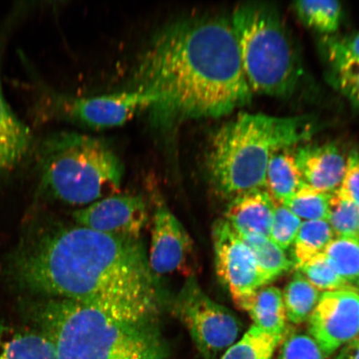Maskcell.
<instances>
[{"label": "cell", "instance_id": "obj_1", "mask_svg": "<svg viewBox=\"0 0 359 359\" xmlns=\"http://www.w3.org/2000/svg\"><path fill=\"white\" fill-rule=\"evenodd\" d=\"M4 273L41 298L70 300L129 322H154V276L139 240L83 226L43 233L19 247Z\"/></svg>", "mask_w": 359, "mask_h": 359}, {"label": "cell", "instance_id": "obj_2", "mask_svg": "<svg viewBox=\"0 0 359 359\" xmlns=\"http://www.w3.org/2000/svg\"><path fill=\"white\" fill-rule=\"evenodd\" d=\"M135 89L156 97L163 122L217 118L252 100L230 18L204 15L165 27L142 55Z\"/></svg>", "mask_w": 359, "mask_h": 359}, {"label": "cell", "instance_id": "obj_3", "mask_svg": "<svg viewBox=\"0 0 359 359\" xmlns=\"http://www.w3.org/2000/svg\"><path fill=\"white\" fill-rule=\"evenodd\" d=\"M34 329L50 340L57 359H168L154 322L118 320L98 309L60 299L24 304Z\"/></svg>", "mask_w": 359, "mask_h": 359}, {"label": "cell", "instance_id": "obj_4", "mask_svg": "<svg viewBox=\"0 0 359 359\" xmlns=\"http://www.w3.org/2000/svg\"><path fill=\"white\" fill-rule=\"evenodd\" d=\"M317 127L309 116H238L222 126L210 143L206 168L215 189L230 200L245 192L266 189L271 157L309 140Z\"/></svg>", "mask_w": 359, "mask_h": 359}, {"label": "cell", "instance_id": "obj_5", "mask_svg": "<svg viewBox=\"0 0 359 359\" xmlns=\"http://www.w3.org/2000/svg\"><path fill=\"white\" fill-rule=\"evenodd\" d=\"M34 156L42 189L66 204L88 205L118 190L122 182V161L100 138L53 133L36 142Z\"/></svg>", "mask_w": 359, "mask_h": 359}, {"label": "cell", "instance_id": "obj_6", "mask_svg": "<svg viewBox=\"0 0 359 359\" xmlns=\"http://www.w3.org/2000/svg\"><path fill=\"white\" fill-rule=\"evenodd\" d=\"M231 21L253 93L276 97L293 93L303 75L302 62L277 8L264 2L242 3Z\"/></svg>", "mask_w": 359, "mask_h": 359}, {"label": "cell", "instance_id": "obj_7", "mask_svg": "<svg viewBox=\"0 0 359 359\" xmlns=\"http://www.w3.org/2000/svg\"><path fill=\"white\" fill-rule=\"evenodd\" d=\"M28 67L30 93L29 111L36 123L53 119L73 121L94 128L116 127L131 119L135 114L151 109L156 98L142 90L106 94L91 97H76L53 91Z\"/></svg>", "mask_w": 359, "mask_h": 359}, {"label": "cell", "instance_id": "obj_8", "mask_svg": "<svg viewBox=\"0 0 359 359\" xmlns=\"http://www.w3.org/2000/svg\"><path fill=\"white\" fill-rule=\"evenodd\" d=\"M172 313L186 327L204 359H215L226 352L243 330L235 313L205 294L196 276L187 278L174 299Z\"/></svg>", "mask_w": 359, "mask_h": 359}, {"label": "cell", "instance_id": "obj_9", "mask_svg": "<svg viewBox=\"0 0 359 359\" xmlns=\"http://www.w3.org/2000/svg\"><path fill=\"white\" fill-rule=\"evenodd\" d=\"M212 241L217 275L240 309L247 299L269 282L252 251L226 219L215 222Z\"/></svg>", "mask_w": 359, "mask_h": 359}, {"label": "cell", "instance_id": "obj_10", "mask_svg": "<svg viewBox=\"0 0 359 359\" xmlns=\"http://www.w3.org/2000/svg\"><path fill=\"white\" fill-rule=\"evenodd\" d=\"M309 334L327 358L359 337V291L324 292L308 320Z\"/></svg>", "mask_w": 359, "mask_h": 359}, {"label": "cell", "instance_id": "obj_11", "mask_svg": "<svg viewBox=\"0 0 359 359\" xmlns=\"http://www.w3.org/2000/svg\"><path fill=\"white\" fill-rule=\"evenodd\" d=\"M195 253L194 243L186 229L163 201H157L147 258L151 273L195 276Z\"/></svg>", "mask_w": 359, "mask_h": 359}, {"label": "cell", "instance_id": "obj_12", "mask_svg": "<svg viewBox=\"0 0 359 359\" xmlns=\"http://www.w3.org/2000/svg\"><path fill=\"white\" fill-rule=\"evenodd\" d=\"M25 6L13 8L0 26V177L15 172L34 156L36 141L31 130L13 112L4 95L1 69L4 51Z\"/></svg>", "mask_w": 359, "mask_h": 359}, {"label": "cell", "instance_id": "obj_13", "mask_svg": "<svg viewBox=\"0 0 359 359\" xmlns=\"http://www.w3.org/2000/svg\"><path fill=\"white\" fill-rule=\"evenodd\" d=\"M78 226L102 234L139 240L148 221L147 204L140 196H109L75 210Z\"/></svg>", "mask_w": 359, "mask_h": 359}, {"label": "cell", "instance_id": "obj_14", "mask_svg": "<svg viewBox=\"0 0 359 359\" xmlns=\"http://www.w3.org/2000/svg\"><path fill=\"white\" fill-rule=\"evenodd\" d=\"M293 156L307 186L326 193L339 189L346 170L347 156L334 143L304 145Z\"/></svg>", "mask_w": 359, "mask_h": 359}, {"label": "cell", "instance_id": "obj_15", "mask_svg": "<svg viewBox=\"0 0 359 359\" xmlns=\"http://www.w3.org/2000/svg\"><path fill=\"white\" fill-rule=\"evenodd\" d=\"M277 203L266 189L245 192L230 201L224 219L237 234L269 237Z\"/></svg>", "mask_w": 359, "mask_h": 359}, {"label": "cell", "instance_id": "obj_16", "mask_svg": "<svg viewBox=\"0 0 359 359\" xmlns=\"http://www.w3.org/2000/svg\"><path fill=\"white\" fill-rule=\"evenodd\" d=\"M0 359H57L50 340L41 332L8 324L0 318Z\"/></svg>", "mask_w": 359, "mask_h": 359}, {"label": "cell", "instance_id": "obj_17", "mask_svg": "<svg viewBox=\"0 0 359 359\" xmlns=\"http://www.w3.org/2000/svg\"><path fill=\"white\" fill-rule=\"evenodd\" d=\"M248 313L254 325L269 333L285 336L287 316L282 291L275 286H264L255 291L240 307Z\"/></svg>", "mask_w": 359, "mask_h": 359}, {"label": "cell", "instance_id": "obj_18", "mask_svg": "<svg viewBox=\"0 0 359 359\" xmlns=\"http://www.w3.org/2000/svg\"><path fill=\"white\" fill-rule=\"evenodd\" d=\"M306 185L294 163L293 154L287 150L277 152L269 160L266 188L278 203L283 204Z\"/></svg>", "mask_w": 359, "mask_h": 359}, {"label": "cell", "instance_id": "obj_19", "mask_svg": "<svg viewBox=\"0 0 359 359\" xmlns=\"http://www.w3.org/2000/svg\"><path fill=\"white\" fill-rule=\"evenodd\" d=\"M321 294L297 271L282 292L287 320L294 325L308 321Z\"/></svg>", "mask_w": 359, "mask_h": 359}, {"label": "cell", "instance_id": "obj_20", "mask_svg": "<svg viewBox=\"0 0 359 359\" xmlns=\"http://www.w3.org/2000/svg\"><path fill=\"white\" fill-rule=\"evenodd\" d=\"M293 10L305 26L323 34L336 33L342 21L343 7L334 0L297 1Z\"/></svg>", "mask_w": 359, "mask_h": 359}, {"label": "cell", "instance_id": "obj_21", "mask_svg": "<svg viewBox=\"0 0 359 359\" xmlns=\"http://www.w3.org/2000/svg\"><path fill=\"white\" fill-rule=\"evenodd\" d=\"M335 237L327 221L303 222L297 236L292 245V262L297 269L316 255L324 252Z\"/></svg>", "mask_w": 359, "mask_h": 359}, {"label": "cell", "instance_id": "obj_22", "mask_svg": "<svg viewBox=\"0 0 359 359\" xmlns=\"http://www.w3.org/2000/svg\"><path fill=\"white\" fill-rule=\"evenodd\" d=\"M239 235V234H238ZM254 255L255 260L269 284L294 268L285 250L271 238L262 235H239Z\"/></svg>", "mask_w": 359, "mask_h": 359}, {"label": "cell", "instance_id": "obj_23", "mask_svg": "<svg viewBox=\"0 0 359 359\" xmlns=\"http://www.w3.org/2000/svg\"><path fill=\"white\" fill-rule=\"evenodd\" d=\"M285 336L273 334L251 325L221 359H271Z\"/></svg>", "mask_w": 359, "mask_h": 359}, {"label": "cell", "instance_id": "obj_24", "mask_svg": "<svg viewBox=\"0 0 359 359\" xmlns=\"http://www.w3.org/2000/svg\"><path fill=\"white\" fill-rule=\"evenodd\" d=\"M324 253L339 276L357 290L359 279V239L335 236Z\"/></svg>", "mask_w": 359, "mask_h": 359}, {"label": "cell", "instance_id": "obj_25", "mask_svg": "<svg viewBox=\"0 0 359 359\" xmlns=\"http://www.w3.org/2000/svg\"><path fill=\"white\" fill-rule=\"evenodd\" d=\"M333 193H326L304 185L294 196L282 205L289 208L303 222L327 221Z\"/></svg>", "mask_w": 359, "mask_h": 359}, {"label": "cell", "instance_id": "obj_26", "mask_svg": "<svg viewBox=\"0 0 359 359\" xmlns=\"http://www.w3.org/2000/svg\"><path fill=\"white\" fill-rule=\"evenodd\" d=\"M297 271L323 293L327 291L354 289L339 276L324 253L318 254L308 260L297 269Z\"/></svg>", "mask_w": 359, "mask_h": 359}, {"label": "cell", "instance_id": "obj_27", "mask_svg": "<svg viewBox=\"0 0 359 359\" xmlns=\"http://www.w3.org/2000/svg\"><path fill=\"white\" fill-rule=\"evenodd\" d=\"M329 222L335 236L359 239V208L334 192L330 204Z\"/></svg>", "mask_w": 359, "mask_h": 359}, {"label": "cell", "instance_id": "obj_28", "mask_svg": "<svg viewBox=\"0 0 359 359\" xmlns=\"http://www.w3.org/2000/svg\"><path fill=\"white\" fill-rule=\"evenodd\" d=\"M325 49L331 69L359 65L358 32L325 39Z\"/></svg>", "mask_w": 359, "mask_h": 359}, {"label": "cell", "instance_id": "obj_29", "mask_svg": "<svg viewBox=\"0 0 359 359\" xmlns=\"http://www.w3.org/2000/svg\"><path fill=\"white\" fill-rule=\"evenodd\" d=\"M303 221L285 205L277 203L269 237L283 250L290 248Z\"/></svg>", "mask_w": 359, "mask_h": 359}, {"label": "cell", "instance_id": "obj_30", "mask_svg": "<svg viewBox=\"0 0 359 359\" xmlns=\"http://www.w3.org/2000/svg\"><path fill=\"white\" fill-rule=\"evenodd\" d=\"M277 359H327L312 337L302 332H289L281 342Z\"/></svg>", "mask_w": 359, "mask_h": 359}, {"label": "cell", "instance_id": "obj_31", "mask_svg": "<svg viewBox=\"0 0 359 359\" xmlns=\"http://www.w3.org/2000/svg\"><path fill=\"white\" fill-rule=\"evenodd\" d=\"M330 79L334 88L359 109V65L331 69Z\"/></svg>", "mask_w": 359, "mask_h": 359}, {"label": "cell", "instance_id": "obj_32", "mask_svg": "<svg viewBox=\"0 0 359 359\" xmlns=\"http://www.w3.org/2000/svg\"><path fill=\"white\" fill-rule=\"evenodd\" d=\"M335 192L359 208V150L354 149L347 156L343 181Z\"/></svg>", "mask_w": 359, "mask_h": 359}, {"label": "cell", "instance_id": "obj_33", "mask_svg": "<svg viewBox=\"0 0 359 359\" xmlns=\"http://www.w3.org/2000/svg\"><path fill=\"white\" fill-rule=\"evenodd\" d=\"M335 359H359V337L340 348Z\"/></svg>", "mask_w": 359, "mask_h": 359}, {"label": "cell", "instance_id": "obj_34", "mask_svg": "<svg viewBox=\"0 0 359 359\" xmlns=\"http://www.w3.org/2000/svg\"><path fill=\"white\" fill-rule=\"evenodd\" d=\"M357 290L359 291V279H358V281Z\"/></svg>", "mask_w": 359, "mask_h": 359}]
</instances>
